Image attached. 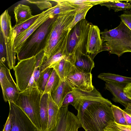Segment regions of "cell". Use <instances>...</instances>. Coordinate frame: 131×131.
Instances as JSON below:
<instances>
[{"label": "cell", "instance_id": "6da1fadb", "mask_svg": "<svg viewBox=\"0 0 131 131\" xmlns=\"http://www.w3.org/2000/svg\"><path fill=\"white\" fill-rule=\"evenodd\" d=\"M77 10L57 15L49 35L44 57L48 58L67 43L70 26Z\"/></svg>", "mask_w": 131, "mask_h": 131}, {"label": "cell", "instance_id": "7a4b0ae2", "mask_svg": "<svg viewBox=\"0 0 131 131\" xmlns=\"http://www.w3.org/2000/svg\"><path fill=\"white\" fill-rule=\"evenodd\" d=\"M103 51L118 57L131 52V30L121 21L116 28L100 32Z\"/></svg>", "mask_w": 131, "mask_h": 131}, {"label": "cell", "instance_id": "3957f363", "mask_svg": "<svg viewBox=\"0 0 131 131\" xmlns=\"http://www.w3.org/2000/svg\"><path fill=\"white\" fill-rule=\"evenodd\" d=\"M56 16L47 20L27 39L17 54L19 61L35 57L44 50Z\"/></svg>", "mask_w": 131, "mask_h": 131}, {"label": "cell", "instance_id": "277c9868", "mask_svg": "<svg viewBox=\"0 0 131 131\" xmlns=\"http://www.w3.org/2000/svg\"><path fill=\"white\" fill-rule=\"evenodd\" d=\"M112 121L114 120L111 106L103 103H95L84 111L81 126L85 131H103Z\"/></svg>", "mask_w": 131, "mask_h": 131}, {"label": "cell", "instance_id": "5b68a950", "mask_svg": "<svg viewBox=\"0 0 131 131\" xmlns=\"http://www.w3.org/2000/svg\"><path fill=\"white\" fill-rule=\"evenodd\" d=\"M42 94L37 88L27 89L20 92L17 99L14 103L28 116L37 131H41L40 110Z\"/></svg>", "mask_w": 131, "mask_h": 131}, {"label": "cell", "instance_id": "8992f818", "mask_svg": "<svg viewBox=\"0 0 131 131\" xmlns=\"http://www.w3.org/2000/svg\"><path fill=\"white\" fill-rule=\"evenodd\" d=\"M90 24L84 19L78 22L71 29L67 42V56L77 52L88 54L86 45Z\"/></svg>", "mask_w": 131, "mask_h": 131}, {"label": "cell", "instance_id": "52a82bcc", "mask_svg": "<svg viewBox=\"0 0 131 131\" xmlns=\"http://www.w3.org/2000/svg\"><path fill=\"white\" fill-rule=\"evenodd\" d=\"M72 92L74 100L73 106L78 111L77 116L82 125L83 115L85 110L93 104L102 103L110 106L113 104L108 99L103 97L95 88L91 91L73 89Z\"/></svg>", "mask_w": 131, "mask_h": 131}, {"label": "cell", "instance_id": "ba28073f", "mask_svg": "<svg viewBox=\"0 0 131 131\" xmlns=\"http://www.w3.org/2000/svg\"><path fill=\"white\" fill-rule=\"evenodd\" d=\"M35 68V57L19 61L13 68L16 84L20 92L27 89Z\"/></svg>", "mask_w": 131, "mask_h": 131}, {"label": "cell", "instance_id": "9c48e42d", "mask_svg": "<svg viewBox=\"0 0 131 131\" xmlns=\"http://www.w3.org/2000/svg\"><path fill=\"white\" fill-rule=\"evenodd\" d=\"M91 73L83 71L72 64L65 78V80L73 89L91 91L94 88Z\"/></svg>", "mask_w": 131, "mask_h": 131}, {"label": "cell", "instance_id": "30bf717a", "mask_svg": "<svg viewBox=\"0 0 131 131\" xmlns=\"http://www.w3.org/2000/svg\"><path fill=\"white\" fill-rule=\"evenodd\" d=\"M0 33L5 45L7 59H14L16 53L14 46L11 17L7 10H5L0 16Z\"/></svg>", "mask_w": 131, "mask_h": 131}, {"label": "cell", "instance_id": "8fae6325", "mask_svg": "<svg viewBox=\"0 0 131 131\" xmlns=\"http://www.w3.org/2000/svg\"><path fill=\"white\" fill-rule=\"evenodd\" d=\"M9 113L12 115V124L10 131H37L26 114L14 103L8 102Z\"/></svg>", "mask_w": 131, "mask_h": 131}, {"label": "cell", "instance_id": "7c38bea8", "mask_svg": "<svg viewBox=\"0 0 131 131\" xmlns=\"http://www.w3.org/2000/svg\"><path fill=\"white\" fill-rule=\"evenodd\" d=\"M82 127L77 116L68 110V106L60 109L56 126L46 131H78Z\"/></svg>", "mask_w": 131, "mask_h": 131}, {"label": "cell", "instance_id": "4fadbf2b", "mask_svg": "<svg viewBox=\"0 0 131 131\" xmlns=\"http://www.w3.org/2000/svg\"><path fill=\"white\" fill-rule=\"evenodd\" d=\"M52 9L53 7L42 12L31 26L16 37L14 40V44L15 52L17 54L19 53L24 44L29 37L44 22L53 16L52 13Z\"/></svg>", "mask_w": 131, "mask_h": 131}, {"label": "cell", "instance_id": "5bb4252c", "mask_svg": "<svg viewBox=\"0 0 131 131\" xmlns=\"http://www.w3.org/2000/svg\"><path fill=\"white\" fill-rule=\"evenodd\" d=\"M103 44L100 30L97 26L91 23L88 34L86 50L93 60L96 55L103 51Z\"/></svg>", "mask_w": 131, "mask_h": 131}, {"label": "cell", "instance_id": "9a60e30c", "mask_svg": "<svg viewBox=\"0 0 131 131\" xmlns=\"http://www.w3.org/2000/svg\"><path fill=\"white\" fill-rule=\"evenodd\" d=\"M105 82V88L113 95V97L112 99L113 101L120 103L125 108L127 107L129 103H131V100L124 91L126 85L111 81Z\"/></svg>", "mask_w": 131, "mask_h": 131}, {"label": "cell", "instance_id": "2e32d148", "mask_svg": "<svg viewBox=\"0 0 131 131\" xmlns=\"http://www.w3.org/2000/svg\"><path fill=\"white\" fill-rule=\"evenodd\" d=\"M69 61L77 68L88 73H91L94 63L90 56L83 53H75L68 56Z\"/></svg>", "mask_w": 131, "mask_h": 131}, {"label": "cell", "instance_id": "e0dca14e", "mask_svg": "<svg viewBox=\"0 0 131 131\" xmlns=\"http://www.w3.org/2000/svg\"><path fill=\"white\" fill-rule=\"evenodd\" d=\"M73 90L65 80H61L57 89L50 94L53 101L60 108L66 96Z\"/></svg>", "mask_w": 131, "mask_h": 131}, {"label": "cell", "instance_id": "ac0fdd59", "mask_svg": "<svg viewBox=\"0 0 131 131\" xmlns=\"http://www.w3.org/2000/svg\"><path fill=\"white\" fill-rule=\"evenodd\" d=\"M48 120L47 130L51 129L56 126L60 109L49 93L48 94Z\"/></svg>", "mask_w": 131, "mask_h": 131}, {"label": "cell", "instance_id": "d6986e66", "mask_svg": "<svg viewBox=\"0 0 131 131\" xmlns=\"http://www.w3.org/2000/svg\"><path fill=\"white\" fill-rule=\"evenodd\" d=\"M14 12L16 20L15 25L20 24L34 16L30 7L21 4H19L15 7Z\"/></svg>", "mask_w": 131, "mask_h": 131}, {"label": "cell", "instance_id": "ffe728a7", "mask_svg": "<svg viewBox=\"0 0 131 131\" xmlns=\"http://www.w3.org/2000/svg\"><path fill=\"white\" fill-rule=\"evenodd\" d=\"M67 44V43L66 44L59 50L48 58L43 57L40 66V73L62 59L67 56L66 52Z\"/></svg>", "mask_w": 131, "mask_h": 131}, {"label": "cell", "instance_id": "44dd1931", "mask_svg": "<svg viewBox=\"0 0 131 131\" xmlns=\"http://www.w3.org/2000/svg\"><path fill=\"white\" fill-rule=\"evenodd\" d=\"M48 94L43 93L42 95L40 104V114L41 131L47 130L48 122Z\"/></svg>", "mask_w": 131, "mask_h": 131}, {"label": "cell", "instance_id": "7402d4cb", "mask_svg": "<svg viewBox=\"0 0 131 131\" xmlns=\"http://www.w3.org/2000/svg\"><path fill=\"white\" fill-rule=\"evenodd\" d=\"M72 64L67 56L53 64L49 67L53 68L61 80L62 81L65 80Z\"/></svg>", "mask_w": 131, "mask_h": 131}, {"label": "cell", "instance_id": "603a6c76", "mask_svg": "<svg viewBox=\"0 0 131 131\" xmlns=\"http://www.w3.org/2000/svg\"><path fill=\"white\" fill-rule=\"evenodd\" d=\"M2 90L3 97L5 102L10 101L14 103L17 99L20 92L13 79Z\"/></svg>", "mask_w": 131, "mask_h": 131}, {"label": "cell", "instance_id": "cb8c5ba5", "mask_svg": "<svg viewBox=\"0 0 131 131\" xmlns=\"http://www.w3.org/2000/svg\"><path fill=\"white\" fill-rule=\"evenodd\" d=\"M97 77L105 81H111L125 85L131 83L130 77L109 73H101Z\"/></svg>", "mask_w": 131, "mask_h": 131}, {"label": "cell", "instance_id": "d4e9b609", "mask_svg": "<svg viewBox=\"0 0 131 131\" xmlns=\"http://www.w3.org/2000/svg\"><path fill=\"white\" fill-rule=\"evenodd\" d=\"M100 5L101 6H106L109 10H114L115 12L127 10L131 8V4L130 3L124 2L120 1L106 0Z\"/></svg>", "mask_w": 131, "mask_h": 131}, {"label": "cell", "instance_id": "484cf974", "mask_svg": "<svg viewBox=\"0 0 131 131\" xmlns=\"http://www.w3.org/2000/svg\"><path fill=\"white\" fill-rule=\"evenodd\" d=\"M52 67H49L41 72L36 85L37 89L42 93L44 92L49 79L53 70Z\"/></svg>", "mask_w": 131, "mask_h": 131}, {"label": "cell", "instance_id": "4316f807", "mask_svg": "<svg viewBox=\"0 0 131 131\" xmlns=\"http://www.w3.org/2000/svg\"><path fill=\"white\" fill-rule=\"evenodd\" d=\"M40 14L34 16L23 23L13 27V34L14 40L18 35L23 32L31 26L36 21Z\"/></svg>", "mask_w": 131, "mask_h": 131}, {"label": "cell", "instance_id": "83f0119b", "mask_svg": "<svg viewBox=\"0 0 131 131\" xmlns=\"http://www.w3.org/2000/svg\"><path fill=\"white\" fill-rule=\"evenodd\" d=\"M93 6V4L88 3L80 7L76 12L73 20L70 25V29H71L78 22L85 19L88 12Z\"/></svg>", "mask_w": 131, "mask_h": 131}, {"label": "cell", "instance_id": "f1b7e54d", "mask_svg": "<svg viewBox=\"0 0 131 131\" xmlns=\"http://www.w3.org/2000/svg\"><path fill=\"white\" fill-rule=\"evenodd\" d=\"M60 80L59 76L53 69L47 83L43 93L50 94L54 91L58 86Z\"/></svg>", "mask_w": 131, "mask_h": 131}, {"label": "cell", "instance_id": "f546056e", "mask_svg": "<svg viewBox=\"0 0 131 131\" xmlns=\"http://www.w3.org/2000/svg\"><path fill=\"white\" fill-rule=\"evenodd\" d=\"M0 64V82L2 90L13 79L10 72V69L5 64Z\"/></svg>", "mask_w": 131, "mask_h": 131}, {"label": "cell", "instance_id": "4dcf8cb0", "mask_svg": "<svg viewBox=\"0 0 131 131\" xmlns=\"http://www.w3.org/2000/svg\"><path fill=\"white\" fill-rule=\"evenodd\" d=\"M114 121L119 124L126 125L123 114V110L119 107L112 104L111 106Z\"/></svg>", "mask_w": 131, "mask_h": 131}, {"label": "cell", "instance_id": "1f68e13d", "mask_svg": "<svg viewBox=\"0 0 131 131\" xmlns=\"http://www.w3.org/2000/svg\"><path fill=\"white\" fill-rule=\"evenodd\" d=\"M30 3L34 4L41 10H43L46 9H49L52 7V4L48 0H25Z\"/></svg>", "mask_w": 131, "mask_h": 131}, {"label": "cell", "instance_id": "d6a6232c", "mask_svg": "<svg viewBox=\"0 0 131 131\" xmlns=\"http://www.w3.org/2000/svg\"><path fill=\"white\" fill-rule=\"evenodd\" d=\"M7 62V54L2 36L0 33V63L5 64Z\"/></svg>", "mask_w": 131, "mask_h": 131}, {"label": "cell", "instance_id": "836d02e7", "mask_svg": "<svg viewBox=\"0 0 131 131\" xmlns=\"http://www.w3.org/2000/svg\"><path fill=\"white\" fill-rule=\"evenodd\" d=\"M120 17L122 21L131 30V10L124 11Z\"/></svg>", "mask_w": 131, "mask_h": 131}, {"label": "cell", "instance_id": "e575fe53", "mask_svg": "<svg viewBox=\"0 0 131 131\" xmlns=\"http://www.w3.org/2000/svg\"><path fill=\"white\" fill-rule=\"evenodd\" d=\"M74 99L72 91L69 92L66 96L63 101L61 107H64L68 106L71 104L73 106Z\"/></svg>", "mask_w": 131, "mask_h": 131}, {"label": "cell", "instance_id": "d590c367", "mask_svg": "<svg viewBox=\"0 0 131 131\" xmlns=\"http://www.w3.org/2000/svg\"><path fill=\"white\" fill-rule=\"evenodd\" d=\"M12 124V115L9 113V115L4 125L3 131H10Z\"/></svg>", "mask_w": 131, "mask_h": 131}, {"label": "cell", "instance_id": "8d00e7d4", "mask_svg": "<svg viewBox=\"0 0 131 131\" xmlns=\"http://www.w3.org/2000/svg\"><path fill=\"white\" fill-rule=\"evenodd\" d=\"M44 50H43L39 53L35 57V68L40 67L44 56Z\"/></svg>", "mask_w": 131, "mask_h": 131}, {"label": "cell", "instance_id": "74e56055", "mask_svg": "<svg viewBox=\"0 0 131 131\" xmlns=\"http://www.w3.org/2000/svg\"><path fill=\"white\" fill-rule=\"evenodd\" d=\"M114 121L110 122L104 129L103 131H122L114 124Z\"/></svg>", "mask_w": 131, "mask_h": 131}, {"label": "cell", "instance_id": "f35d334b", "mask_svg": "<svg viewBox=\"0 0 131 131\" xmlns=\"http://www.w3.org/2000/svg\"><path fill=\"white\" fill-rule=\"evenodd\" d=\"M40 73V67L35 68V69L33 74V76L35 82L36 84L39 77Z\"/></svg>", "mask_w": 131, "mask_h": 131}, {"label": "cell", "instance_id": "ab89813d", "mask_svg": "<svg viewBox=\"0 0 131 131\" xmlns=\"http://www.w3.org/2000/svg\"><path fill=\"white\" fill-rule=\"evenodd\" d=\"M124 91L128 98L131 100V83L127 84L125 86Z\"/></svg>", "mask_w": 131, "mask_h": 131}, {"label": "cell", "instance_id": "60d3db41", "mask_svg": "<svg viewBox=\"0 0 131 131\" xmlns=\"http://www.w3.org/2000/svg\"><path fill=\"white\" fill-rule=\"evenodd\" d=\"M123 114L127 125H131V116L123 110Z\"/></svg>", "mask_w": 131, "mask_h": 131}, {"label": "cell", "instance_id": "b9f144b4", "mask_svg": "<svg viewBox=\"0 0 131 131\" xmlns=\"http://www.w3.org/2000/svg\"><path fill=\"white\" fill-rule=\"evenodd\" d=\"M114 124L122 131H131L126 127L124 125L118 124L114 121Z\"/></svg>", "mask_w": 131, "mask_h": 131}, {"label": "cell", "instance_id": "7bdbcfd3", "mask_svg": "<svg viewBox=\"0 0 131 131\" xmlns=\"http://www.w3.org/2000/svg\"><path fill=\"white\" fill-rule=\"evenodd\" d=\"M123 110L131 116V103H129L127 107Z\"/></svg>", "mask_w": 131, "mask_h": 131}, {"label": "cell", "instance_id": "ee69618b", "mask_svg": "<svg viewBox=\"0 0 131 131\" xmlns=\"http://www.w3.org/2000/svg\"><path fill=\"white\" fill-rule=\"evenodd\" d=\"M124 125L128 129L131 130V125Z\"/></svg>", "mask_w": 131, "mask_h": 131}]
</instances>
